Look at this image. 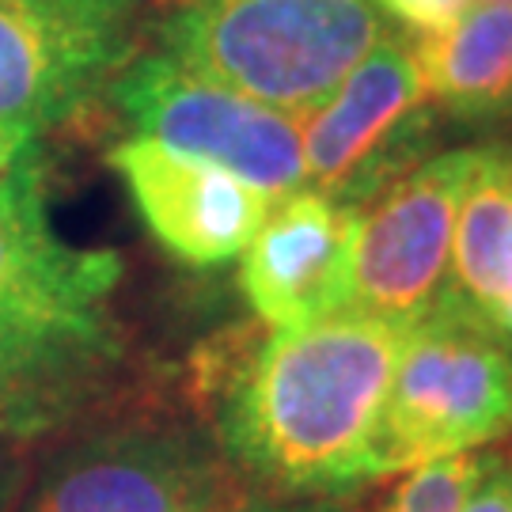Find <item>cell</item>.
Segmentation results:
<instances>
[{
  "mask_svg": "<svg viewBox=\"0 0 512 512\" xmlns=\"http://www.w3.org/2000/svg\"><path fill=\"white\" fill-rule=\"evenodd\" d=\"M403 323L338 308L274 330L224 380L217 444L255 490L349 494L376 482V444Z\"/></svg>",
  "mask_w": 512,
  "mask_h": 512,
  "instance_id": "obj_1",
  "label": "cell"
},
{
  "mask_svg": "<svg viewBox=\"0 0 512 512\" xmlns=\"http://www.w3.org/2000/svg\"><path fill=\"white\" fill-rule=\"evenodd\" d=\"M387 31L372 0H186L164 19L160 50L304 122Z\"/></svg>",
  "mask_w": 512,
  "mask_h": 512,
  "instance_id": "obj_2",
  "label": "cell"
},
{
  "mask_svg": "<svg viewBox=\"0 0 512 512\" xmlns=\"http://www.w3.org/2000/svg\"><path fill=\"white\" fill-rule=\"evenodd\" d=\"M512 433V338L452 296L403 334L376 444V478L471 456Z\"/></svg>",
  "mask_w": 512,
  "mask_h": 512,
  "instance_id": "obj_3",
  "label": "cell"
},
{
  "mask_svg": "<svg viewBox=\"0 0 512 512\" xmlns=\"http://www.w3.org/2000/svg\"><path fill=\"white\" fill-rule=\"evenodd\" d=\"M107 99L133 126V137L224 167L274 202L304 190L300 122L186 69L164 50L133 57L114 76Z\"/></svg>",
  "mask_w": 512,
  "mask_h": 512,
  "instance_id": "obj_4",
  "label": "cell"
},
{
  "mask_svg": "<svg viewBox=\"0 0 512 512\" xmlns=\"http://www.w3.org/2000/svg\"><path fill=\"white\" fill-rule=\"evenodd\" d=\"M437 122L414 42L387 31L338 92L300 122L304 190L361 209L433 156Z\"/></svg>",
  "mask_w": 512,
  "mask_h": 512,
  "instance_id": "obj_5",
  "label": "cell"
},
{
  "mask_svg": "<svg viewBox=\"0 0 512 512\" xmlns=\"http://www.w3.org/2000/svg\"><path fill=\"white\" fill-rule=\"evenodd\" d=\"M258 497L202 433L133 425L57 452L16 512H224Z\"/></svg>",
  "mask_w": 512,
  "mask_h": 512,
  "instance_id": "obj_6",
  "label": "cell"
},
{
  "mask_svg": "<svg viewBox=\"0 0 512 512\" xmlns=\"http://www.w3.org/2000/svg\"><path fill=\"white\" fill-rule=\"evenodd\" d=\"M137 57V0H0V122L46 133Z\"/></svg>",
  "mask_w": 512,
  "mask_h": 512,
  "instance_id": "obj_7",
  "label": "cell"
},
{
  "mask_svg": "<svg viewBox=\"0 0 512 512\" xmlns=\"http://www.w3.org/2000/svg\"><path fill=\"white\" fill-rule=\"evenodd\" d=\"M486 145L433 152L357 209L346 308L410 327L448 285L463 194Z\"/></svg>",
  "mask_w": 512,
  "mask_h": 512,
  "instance_id": "obj_8",
  "label": "cell"
},
{
  "mask_svg": "<svg viewBox=\"0 0 512 512\" xmlns=\"http://www.w3.org/2000/svg\"><path fill=\"white\" fill-rule=\"evenodd\" d=\"M122 372L110 315H54L0 296V437L54 433L103 399Z\"/></svg>",
  "mask_w": 512,
  "mask_h": 512,
  "instance_id": "obj_9",
  "label": "cell"
},
{
  "mask_svg": "<svg viewBox=\"0 0 512 512\" xmlns=\"http://www.w3.org/2000/svg\"><path fill=\"white\" fill-rule=\"evenodd\" d=\"M107 160L122 175L152 239L186 266L239 258L274 205L232 171L167 152L145 137L114 145Z\"/></svg>",
  "mask_w": 512,
  "mask_h": 512,
  "instance_id": "obj_10",
  "label": "cell"
},
{
  "mask_svg": "<svg viewBox=\"0 0 512 512\" xmlns=\"http://www.w3.org/2000/svg\"><path fill=\"white\" fill-rule=\"evenodd\" d=\"M357 209L315 190L277 198L243 251V296L266 327L285 330L346 308Z\"/></svg>",
  "mask_w": 512,
  "mask_h": 512,
  "instance_id": "obj_11",
  "label": "cell"
},
{
  "mask_svg": "<svg viewBox=\"0 0 512 512\" xmlns=\"http://www.w3.org/2000/svg\"><path fill=\"white\" fill-rule=\"evenodd\" d=\"M122 258L57 236L42 194L0 198V296L54 315H107Z\"/></svg>",
  "mask_w": 512,
  "mask_h": 512,
  "instance_id": "obj_12",
  "label": "cell"
},
{
  "mask_svg": "<svg viewBox=\"0 0 512 512\" xmlns=\"http://www.w3.org/2000/svg\"><path fill=\"white\" fill-rule=\"evenodd\" d=\"M414 54L440 118L459 126L512 122V4L478 0L452 31L418 38Z\"/></svg>",
  "mask_w": 512,
  "mask_h": 512,
  "instance_id": "obj_13",
  "label": "cell"
},
{
  "mask_svg": "<svg viewBox=\"0 0 512 512\" xmlns=\"http://www.w3.org/2000/svg\"><path fill=\"white\" fill-rule=\"evenodd\" d=\"M444 296L512 338V145H486L463 194Z\"/></svg>",
  "mask_w": 512,
  "mask_h": 512,
  "instance_id": "obj_14",
  "label": "cell"
},
{
  "mask_svg": "<svg viewBox=\"0 0 512 512\" xmlns=\"http://www.w3.org/2000/svg\"><path fill=\"white\" fill-rule=\"evenodd\" d=\"M467 463L471 456H456L406 471V478L391 490L380 512H456Z\"/></svg>",
  "mask_w": 512,
  "mask_h": 512,
  "instance_id": "obj_15",
  "label": "cell"
},
{
  "mask_svg": "<svg viewBox=\"0 0 512 512\" xmlns=\"http://www.w3.org/2000/svg\"><path fill=\"white\" fill-rule=\"evenodd\" d=\"M456 512H512L509 448H478V452H471Z\"/></svg>",
  "mask_w": 512,
  "mask_h": 512,
  "instance_id": "obj_16",
  "label": "cell"
},
{
  "mask_svg": "<svg viewBox=\"0 0 512 512\" xmlns=\"http://www.w3.org/2000/svg\"><path fill=\"white\" fill-rule=\"evenodd\" d=\"M380 16L403 27L414 38H437L452 31L459 19L475 8L478 0H372Z\"/></svg>",
  "mask_w": 512,
  "mask_h": 512,
  "instance_id": "obj_17",
  "label": "cell"
},
{
  "mask_svg": "<svg viewBox=\"0 0 512 512\" xmlns=\"http://www.w3.org/2000/svg\"><path fill=\"white\" fill-rule=\"evenodd\" d=\"M224 512H327L319 509V505H304V501H277V497H266L258 494L251 497V501H243V505H236V509H224Z\"/></svg>",
  "mask_w": 512,
  "mask_h": 512,
  "instance_id": "obj_18",
  "label": "cell"
},
{
  "mask_svg": "<svg viewBox=\"0 0 512 512\" xmlns=\"http://www.w3.org/2000/svg\"><path fill=\"white\" fill-rule=\"evenodd\" d=\"M8 494H12V463H8V452H4V437H0V509L8 505Z\"/></svg>",
  "mask_w": 512,
  "mask_h": 512,
  "instance_id": "obj_19",
  "label": "cell"
},
{
  "mask_svg": "<svg viewBox=\"0 0 512 512\" xmlns=\"http://www.w3.org/2000/svg\"><path fill=\"white\" fill-rule=\"evenodd\" d=\"M164 4H186V0H164Z\"/></svg>",
  "mask_w": 512,
  "mask_h": 512,
  "instance_id": "obj_20",
  "label": "cell"
},
{
  "mask_svg": "<svg viewBox=\"0 0 512 512\" xmlns=\"http://www.w3.org/2000/svg\"><path fill=\"white\" fill-rule=\"evenodd\" d=\"M497 4H512V0H497Z\"/></svg>",
  "mask_w": 512,
  "mask_h": 512,
  "instance_id": "obj_21",
  "label": "cell"
}]
</instances>
